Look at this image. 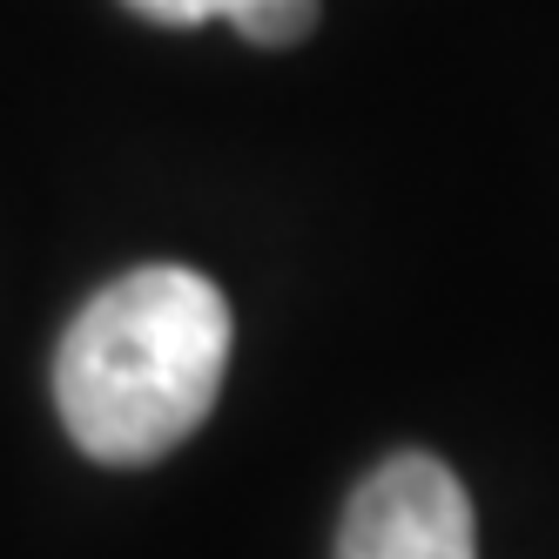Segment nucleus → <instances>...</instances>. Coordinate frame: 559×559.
Here are the masks:
<instances>
[{"label":"nucleus","mask_w":559,"mask_h":559,"mask_svg":"<svg viewBox=\"0 0 559 559\" xmlns=\"http://www.w3.org/2000/svg\"><path fill=\"white\" fill-rule=\"evenodd\" d=\"M229 304L203 270L148 263L95 290L55 350V405L95 465H155L210 418Z\"/></svg>","instance_id":"f257e3e1"},{"label":"nucleus","mask_w":559,"mask_h":559,"mask_svg":"<svg viewBox=\"0 0 559 559\" xmlns=\"http://www.w3.org/2000/svg\"><path fill=\"white\" fill-rule=\"evenodd\" d=\"M337 559H478L459 472L431 452L384 459L344 506Z\"/></svg>","instance_id":"f03ea898"},{"label":"nucleus","mask_w":559,"mask_h":559,"mask_svg":"<svg viewBox=\"0 0 559 559\" xmlns=\"http://www.w3.org/2000/svg\"><path fill=\"white\" fill-rule=\"evenodd\" d=\"M122 8H135L142 21H163V27L229 21L257 48H290L317 27V0H122Z\"/></svg>","instance_id":"7ed1b4c3"}]
</instances>
